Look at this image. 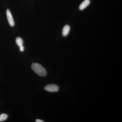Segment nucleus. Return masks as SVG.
I'll return each instance as SVG.
<instances>
[{
    "mask_svg": "<svg viewBox=\"0 0 122 122\" xmlns=\"http://www.w3.org/2000/svg\"><path fill=\"white\" fill-rule=\"evenodd\" d=\"M6 13L9 24L11 26H14L15 25V22L10 10L9 9H7L6 11Z\"/></svg>",
    "mask_w": 122,
    "mask_h": 122,
    "instance_id": "3",
    "label": "nucleus"
},
{
    "mask_svg": "<svg viewBox=\"0 0 122 122\" xmlns=\"http://www.w3.org/2000/svg\"><path fill=\"white\" fill-rule=\"evenodd\" d=\"M20 47V51L21 52H23V51H24V49H25V48H24V46L23 45L20 46H19Z\"/></svg>",
    "mask_w": 122,
    "mask_h": 122,
    "instance_id": "8",
    "label": "nucleus"
},
{
    "mask_svg": "<svg viewBox=\"0 0 122 122\" xmlns=\"http://www.w3.org/2000/svg\"><path fill=\"white\" fill-rule=\"evenodd\" d=\"M45 89L46 91L50 92H57L59 90V87L55 84H50L46 86Z\"/></svg>",
    "mask_w": 122,
    "mask_h": 122,
    "instance_id": "2",
    "label": "nucleus"
},
{
    "mask_svg": "<svg viewBox=\"0 0 122 122\" xmlns=\"http://www.w3.org/2000/svg\"><path fill=\"white\" fill-rule=\"evenodd\" d=\"M70 30V26L69 25H66L63 27L62 30V35L63 36H68Z\"/></svg>",
    "mask_w": 122,
    "mask_h": 122,
    "instance_id": "5",
    "label": "nucleus"
},
{
    "mask_svg": "<svg viewBox=\"0 0 122 122\" xmlns=\"http://www.w3.org/2000/svg\"><path fill=\"white\" fill-rule=\"evenodd\" d=\"M31 68L39 76L45 77L47 74L45 69L39 63H33Z\"/></svg>",
    "mask_w": 122,
    "mask_h": 122,
    "instance_id": "1",
    "label": "nucleus"
},
{
    "mask_svg": "<svg viewBox=\"0 0 122 122\" xmlns=\"http://www.w3.org/2000/svg\"><path fill=\"white\" fill-rule=\"evenodd\" d=\"M90 4V0H85L79 5V8L80 10L82 11L88 7Z\"/></svg>",
    "mask_w": 122,
    "mask_h": 122,
    "instance_id": "4",
    "label": "nucleus"
},
{
    "mask_svg": "<svg viewBox=\"0 0 122 122\" xmlns=\"http://www.w3.org/2000/svg\"><path fill=\"white\" fill-rule=\"evenodd\" d=\"M36 122H44L43 120H41V119H37L36 120Z\"/></svg>",
    "mask_w": 122,
    "mask_h": 122,
    "instance_id": "9",
    "label": "nucleus"
},
{
    "mask_svg": "<svg viewBox=\"0 0 122 122\" xmlns=\"http://www.w3.org/2000/svg\"><path fill=\"white\" fill-rule=\"evenodd\" d=\"M8 116L5 114H2L0 115V122H3L7 119Z\"/></svg>",
    "mask_w": 122,
    "mask_h": 122,
    "instance_id": "7",
    "label": "nucleus"
},
{
    "mask_svg": "<svg viewBox=\"0 0 122 122\" xmlns=\"http://www.w3.org/2000/svg\"><path fill=\"white\" fill-rule=\"evenodd\" d=\"M16 44L19 46L23 45V41L21 38L18 37L17 38L16 40Z\"/></svg>",
    "mask_w": 122,
    "mask_h": 122,
    "instance_id": "6",
    "label": "nucleus"
}]
</instances>
